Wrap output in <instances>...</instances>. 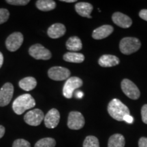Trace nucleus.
<instances>
[{
    "mask_svg": "<svg viewBox=\"0 0 147 147\" xmlns=\"http://www.w3.org/2000/svg\"><path fill=\"white\" fill-rule=\"evenodd\" d=\"M112 19L115 25L122 28H129L132 25L131 18L119 12H115L112 16Z\"/></svg>",
    "mask_w": 147,
    "mask_h": 147,
    "instance_id": "13",
    "label": "nucleus"
},
{
    "mask_svg": "<svg viewBox=\"0 0 147 147\" xmlns=\"http://www.w3.org/2000/svg\"><path fill=\"white\" fill-rule=\"evenodd\" d=\"M141 115L143 123L147 124V104H144L141 109Z\"/></svg>",
    "mask_w": 147,
    "mask_h": 147,
    "instance_id": "28",
    "label": "nucleus"
},
{
    "mask_svg": "<svg viewBox=\"0 0 147 147\" xmlns=\"http://www.w3.org/2000/svg\"><path fill=\"white\" fill-rule=\"evenodd\" d=\"M125 140L123 135L116 134L111 136L108 140V147H125Z\"/></svg>",
    "mask_w": 147,
    "mask_h": 147,
    "instance_id": "20",
    "label": "nucleus"
},
{
    "mask_svg": "<svg viewBox=\"0 0 147 147\" xmlns=\"http://www.w3.org/2000/svg\"><path fill=\"white\" fill-rule=\"evenodd\" d=\"M83 147H100V142L95 136H89L84 139Z\"/></svg>",
    "mask_w": 147,
    "mask_h": 147,
    "instance_id": "24",
    "label": "nucleus"
},
{
    "mask_svg": "<svg viewBox=\"0 0 147 147\" xmlns=\"http://www.w3.org/2000/svg\"><path fill=\"white\" fill-rule=\"evenodd\" d=\"M85 123L83 115L77 111L70 112L67 119V126L70 129L78 130L82 128Z\"/></svg>",
    "mask_w": 147,
    "mask_h": 147,
    "instance_id": "8",
    "label": "nucleus"
},
{
    "mask_svg": "<svg viewBox=\"0 0 147 147\" xmlns=\"http://www.w3.org/2000/svg\"><path fill=\"white\" fill-rule=\"evenodd\" d=\"M93 9V5L87 2H78L75 5V10L76 12L82 17L91 18V13Z\"/></svg>",
    "mask_w": 147,
    "mask_h": 147,
    "instance_id": "16",
    "label": "nucleus"
},
{
    "mask_svg": "<svg viewBox=\"0 0 147 147\" xmlns=\"http://www.w3.org/2000/svg\"><path fill=\"white\" fill-rule=\"evenodd\" d=\"M19 87L24 91H29L35 89L37 85V81L34 77L29 76L21 79L19 81Z\"/></svg>",
    "mask_w": 147,
    "mask_h": 147,
    "instance_id": "19",
    "label": "nucleus"
},
{
    "mask_svg": "<svg viewBox=\"0 0 147 147\" xmlns=\"http://www.w3.org/2000/svg\"><path fill=\"white\" fill-rule=\"evenodd\" d=\"M36 106V101L30 94H23L18 96L12 104V109L16 115H21L27 110Z\"/></svg>",
    "mask_w": 147,
    "mask_h": 147,
    "instance_id": "2",
    "label": "nucleus"
},
{
    "mask_svg": "<svg viewBox=\"0 0 147 147\" xmlns=\"http://www.w3.org/2000/svg\"><path fill=\"white\" fill-rule=\"evenodd\" d=\"M5 131V129L4 127L0 125V139H1V138L4 136Z\"/></svg>",
    "mask_w": 147,
    "mask_h": 147,
    "instance_id": "32",
    "label": "nucleus"
},
{
    "mask_svg": "<svg viewBox=\"0 0 147 147\" xmlns=\"http://www.w3.org/2000/svg\"><path fill=\"white\" fill-rule=\"evenodd\" d=\"M14 93V87L10 82L4 84L0 89V106L8 105L12 100Z\"/></svg>",
    "mask_w": 147,
    "mask_h": 147,
    "instance_id": "11",
    "label": "nucleus"
},
{
    "mask_svg": "<svg viewBox=\"0 0 147 147\" xmlns=\"http://www.w3.org/2000/svg\"><path fill=\"white\" fill-rule=\"evenodd\" d=\"M108 112L114 119L119 121H123L124 117L130 115L127 106L118 99H113L110 101L108 106Z\"/></svg>",
    "mask_w": 147,
    "mask_h": 147,
    "instance_id": "1",
    "label": "nucleus"
},
{
    "mask_svg": "<svg viewBox=\"0 0 147 147\" xmlns=\"http://www.w3.org/2000/svg\"><path fill=\"white\" fill-rule=\"evenodd\" d=\"M139 16L142 19L147 21V9L140 10V12H139Z\"/></svg>",
    "mask_w": 147,
    "mask_h": 147,
    "instance_id": "30",
    "label": "nucleus"
},
{
    "mask_svg": "<svg viewBox=\"0 0 147 147\" xmlns=\"http://www.w3.org/2000/svg\"><path fill=\"white\" fill-rule=\"evenodd\" d=\"M71 75L70 71L65 67L55 66L52 67L48 71V76L49 78L56 81H61L68 79Z\"/></svg>",
    "mask_w": 147,
    "mask_h": 147,
    "instance_id": "9",
    "label": "nucleus"
},
{
    "mask_svg": "<svg viewBox=\"0 0 147 147\" xmlns=\"http://www.w3.org/2000/svg\"><path fill=\"white\" fill-rule=\"evenodd\" d=\"M45 119L44 113L40 109H34L27 112L24 117V120L27 124L32 126H38Z\"/></svg>",
    "mask_w": 147,
    "mask_h": 147,
    "instance_id": "7",
    "label": "nucleus"
},
{
    "mask_svg": "<svg viewBox=\"0 0 147 147\" xmlns=\"http://www.w3.org/2000/svg\"><path fill=\"white\" fill-rule=\"evenodd\" d=\"M141 47V42L136 38L126 37L121 40L119 49L124 55H131L136 53Z\"/></svg>",
    "mask_w": 147,
    "mask_h": 147,
    "instance_id": "3",
    "label": "nucleus"
},
{
    "mask_svg": "<svg viewBox=\"0 0 147 147\" xmlns=\"http://www.w3.org/2000/svg\"><path fill=\"white\" fill-rule=\"evenodd\" d=\"M37 8L43 12H48L54 10L56 7V3L52 0H38L36 3Z\"/></svg>",
    "mask_w": 147,
    "mask_h": 147,
    "instance_id": "21",
    "label": "nucleus"
},
{
    "mask_svg": "<svg viewBox=\"0 0 147 147\" xmlns=\"http://www.w3.org/2000/svg\"><path fill=\"white\" fill-rule=\"evenodd\" d=\"M61 1H63V2L65 3H73L76 2V0H61Z\"/></svg>",
    "mask_w": 147,
    "mask_h": 147,
    "instance_id": "35",
    "label": "nucleus"
},
{
    "mask_svg": "<svg viewBox=\"0 0 147 147\" xmlns=\"http://www.w3.org/2000/svg\"><path fill=\"white\" fill-rule=\"evenodd\" d=\"M23 36L21 32H14L10 34L7 38L5 41V46L7 49L10 52L17 51L21 47L23 42Z\"/></svg>",
    "mask_w": 147,
    "mask_h": 147,
    "instance_id": "10",
    "label": "nucleus"
},
{
    "mask_svg": "<svg viewBox=\"0 0 147 147\" xmlns=\"http://www.w3.org/2000/svg\"><path fill=\"white\" fill-rule=\"evenodd\" d=\"M12 147H31V144L26 140L17 139L13 142Z\"/></svg>",
    "mask_w": 147,
    "mask_h": 147,
    "instance_id": "26",
    "label": "nucleus"
},
{
    "mask_svg": "<svg viewBox=\"0 0 147 147\" xmlns=\"http://www.w3.org/2000/svg\"><path fill=\"white\" fill-rule=\"evenodd\" d=\"M83 84L82 80L78 77H70L66 80L63 88V96L67 99H70L73 96L74 91L81 87Z\"/></svg>",
    "mask_w": 147,
    "mask_h": 147,
    "instance_id": "4",
    "label": "nucleus"
},
{
    "mask_svg": "<svg viewBox=\"0 0 147 147\" xmlns=\"http://www.w3.org/2000/svg\"><path fill=\"white\" fill-rule=\"evenodd\" d=\"M122 91L129 98L138 100L140 96V92L136 85L129 79H123L121 82Z\"/></svg>",
    "mask_w": 147,
    "mask_h": 147,
    "instance_id": "5",
    "label": "nucleus"
},
{
    "mask_svg": "<svg viewBox=\"0 0 147 147\" xmlns=\"http://www.w3.org/2000/svg\"><path fill=\"white\" fill-rule=\"evenodd\" d=\"M29 53L36 59L49 60L52 57L51 51L40 44H36L29 48Z\"/></svg>",
    "mask_w": 147,
    "mask_h": 147,
    "instance_id": "6",
    "label": "nucleus"
},
{
    "mask_svg": "<svg viewBox=\"0 0 147 147\" xmlns=\"http://www.w3.org/2000/svg\"><path fill=\"white\" fill-rule=\"evenodd\" d=\"M10 16V12L7 9L0 8V25L6 22Z\"/></svg>",
    "mask_w": 147,
    "mask_h": 147,
    "instance_id": "25",
    "label": "nucleus"
},
{
    "mask_svg": "<svg viewBox=\"0 0 147 147\" xmlns=\"http://www.w3.org/2000/svg\"><path fill=\"white\" fill-rule=\"evenodd\" d=\"M123 121H125L126 123H127L129 124H131L134 122V118L130 115H127L124 117Z\"/></svg>",
    "mask_w": 147,
    "mask_h": 147,
    "instance_id": "31",
    "label": "nucleus"
},
{
    "mask_svg": "<svg viewBox=\"0 0 147 147\" xmlns=\"http://www.w3.org/2000/svg\"><path fill=\"white\" fill-rule=\"evenodd\" d=\"M120 62L119 59L115 55H104L98 61L99 65L104 67H110L117 65Z\"/></svg>",
    "mask_w": 147,
    "mask_h": 147,
    "instance_id": "17",
    "label": "nucleus"
},
{
    "mask_svg": "<svg viewBox=\"0 0 147 147\" xmlns=\"http://www.w3.org/2000/svg\"><path fill=\"white\" fill-rule=\"evenodd\" d=\"M139 147H147V138L142 137L139 140Z\"/></svg>",
    "mask_w": 147,
    "mask_h": 147,
    "instance_id": "29",
    "label": "nucleus"
},
{
    "mask_svg": "<svg viewBox=\"0 0 147 147\" xmlns=\"http://www.w3.org/2000/svg\"><path fill=\"white\" fill-rule=\"evenodd\" d=\"M64 61L70 63H80L84 61V56L82 53H75V52H69L65 53L63 55Z\"/></svg>",
    "mask_w": 147,
    "mask_h": 147,
    "instance_id": "22",
    "label": "nucleus"
},
{
    "mask_svg": "<svg viewBox=\"0 0 147 147\" xmlns=\"http://www.w3.org/2000/svg\"><path fill=\"white\" fill-rule=\"evenodd\" d=\"M66 32L65 25L61 23H55L48 29V36L53 39H57L64 36Z\"/></svg>",
    "mask_w": 147,
    "mask_h": 147,
    "instance_id": "14",
    "label": "nucleus"
},
{
    "mask_svg": "<svg viewBox=\"0 0 147 147\" xmlns=\"http://www.w3.org/2000/svg\"><path fill=\"white\" fill-rule=\"evenodd\" d=\"M45 126L49 129L55 128L60 121V114L56 108H52L48 112L45 117Z\"/></svg>",
    "mask_w": 147,
    "mask_h": 147,
    "instance_id": "12",
    "label": "nucleus"
},
{
    "mask_svg": "<svg viewBox=\"0 0 147 147\" xmlns=\"http://www.w3.org/2000/svg\"><path fill=\"white\" fill-rule=\"evenodd\" d=\"M75 95H76V97H77V98L80 99L83 97V93L82 91H77Z\"/></svg>",
    "mask_w": 147,
    "mask_h": 147,
    "instance_id": "33",
    "label": "nucleus"
},
{
    "mask_svg": "<svg viewBox=\"0 0 147 147\" xmlns=\"http://www.w3.org/2000/svg\"><path fill=\"white\" fill-rule=\"evenodd\" d=\"M56 141L52 138H45L40 139L36 143L34 147H55Z\"/></svg>",
    "mask_w": 147,
    "mask_h": 147,
    "instance_id": "23",
    "label": "nucleus"
},
{
    "mask_svg": "<svg viewBox=\"0 0 147 147\" xmlns=\"http://www.w3.org/2000/svg\"><path fill=\"white\" fill-rule=\"evenodd\" d=\"M66 48L69 51L76 53L82 49V44L81 40L77 36L70 37L66 42Z\"/></svg>",
    "mask_w": 147,
    "mask_h": 147,
    "instance_id": "18",
    "label": "nucleus"
},
{
    "mask_svg": "<svg viewBox=\"0 0 147 147\" xmlns=\"http://www.w3.org/2000/svg\"><path fill=\"white\" fill-rule=\"evenodd\" d=\"M3 63V56L2 53L0 52V68H1V66H2Z\"/></svg>",
    "mask_w": 147,
    "mask_h": 147,
    "instance_id": "34",
    "label": "nucleus"
},
{
    "mask_svg": "<svg viewBox=\"0 0 147 147\" xmlns=\"http://www.w3.org/2000/svg\"><path fill=\"white\" fill-rule=\"evenodd\" d=\"M114 28L109 25H102L98 28L95 29L92 34V37L95 40H102L107 38L113 32Z\"/></svg>",
    "mask_w": 147,
    "mask_h": 147,
    "instance_id": "15",
    "label": "nucleus"
},
{
    "mask_svg": "<svg viewBox=\"0 0 147 147\" xmlns=\"http://www.w3.org/2000/svg\"><path fill=\"white\" fill-rule=\"evenodd\" d=\"M6 2L14 5H25L30 2L29 0H6Z\"/></svg>",
    "mask_w": 147,
    "mask_h": 147,
    "instance_id": "27",
    "label": "nucleus"
}]
</instances>
